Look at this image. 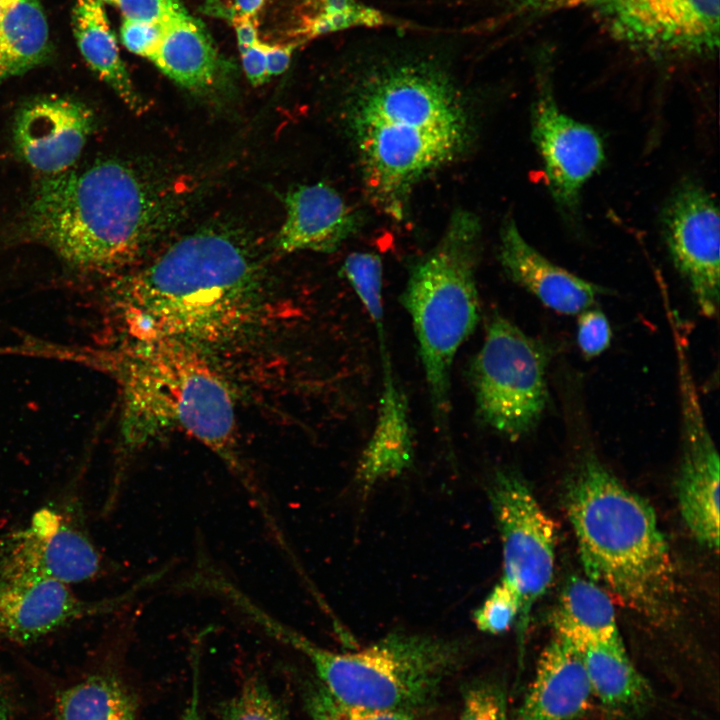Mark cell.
I'll list each match as a JSON object with an SVG mask.
<instances>
[{"label":"cell","instance_id":"cell-1","mask_svg":"<svg viewBox=\"0 0 720 720\" xmlns=\"http://www.w3.org/2000/svg\"><path fill=\"white\" fill-rule=\"evenodd\" d=\"M120 307L135 340H173L199 349L226 343L255 322L263 272L235 231L209 227L172 244L130 275Z\"/></svg>","mask_w":720,"mask_h":720},{"label":"cell","instance_id":"cell-2","mask_svg":"<svg viewBox=\"0 0 720 720\" xmlns=\"http://www.w3.org/2000/svg\"><path fill=\"white\" fill-rule=\"evenodd\" d=\"M369 200L401 220L416 185L464 151L469 120L452 83L425 64L384 69L356 94L349 116Z\"/></svg>","mask_w":720,"mask_h":720},{"label":"cell","instance_id":"cell-3","mask_svg":"<svg viewBox=\"0 0 720 720\" xmlns=\"http://www.w3.org/2000/svg\"><path fill=\"white\" fill-rule=\"evenodd\" d=\"M177 216V199L128 164L105 160L41 180L26 226L70 264L106 270L140 257Z\"/></svg>","mask_w":720,"mask_h":720},{"label":"cell","instance_id":"cell-4","mask_svg":"<svg viewBox=\"0 0 720 720\" xmlns=\"http://www.w3.org/2000/svg\"><path fill=\"white\" fill-rule=\"evenodd\" d=\"M566 512L587 578L645 620L671 618L677 575L652 506L587 456L569 481Z\"/></svg>","mask_w":720,"mask_h":720},{"label":"cell","instance_id":"cell-5","mask_svg":"<svg viewBox=\"0 0 720 720\" xmlns=\"http://www.w3.org/2000/svg\"><path fill=\"white\" fill-rule=\"evenodd\" d=\"M122 381L126 453L182 430L220 457L259 506L265 503L237 453L230 390L199 349L173 340L134 339L124 357Z\"/></svg>","mask_w":720,"mask_h":720},{"label":"cell","instance_id":"cell-6","mask_svg":"<svg viewBox=\"0 0 720 720\" xmlns=\"http://www.w3.org/2000/svg\"><path fill=\"white\" fill-rule=\"evenodd\" d=\"M244 615L267 634L302 653L318 682L337 701L417 715L431 706L467 656L464 642L425 634L389 633L349 652L321 647L255 602Z\"/></svg>","mask_w":720,"mask_h":720},{"label":"cell","instance_id":"cell-7","mask_svg":"<svg viewBox=\"0 0 720 720\" xmlns=\"http://www.w3.org/2000/svg\"><path fill=\"white\" fill-rule=\"evenodd\" d=\"M480 235L474 214L455 211L437 244L411 265L400 295L417 340L434 424L442 434L450 424L453 363L480 319Z\"/></svg>","mask_w":720,"mask_h":720},{"label":"cell","instance_id":"cell-8","mask_svg":"<svg viewBox=\"0 0 720 720\" xmlns=\"http://www.w3.org/2000/svg\"><path fill=\"white\" fill-rule=\"evenodd\" d=\"M548 360L540 341L494 312L470 366L480 420L512 440L532 431L548 402Z\"/></svg>","mask_w":720,"mask_h":720},{"label":"cell","instance_id":"cell-9","mask_svg":"<svg viewBox=\"0 0 720 720\" xmlns=\"http://www.w3.org/2000/svg\"><path fill=\"white\" fill-rule=\"evenodd\" d=\"M489 499L502 545V578L521 600L517 623L522 635L534 604L553 580L556 527L516 472L498 471L489 487Z\"/></svg>","mask_w":720,"mask_h":720},{"label":"cell","instance_id":"cell-10","mask_svg":"<svg viewBox=\"0 0 720 720\" xmlns=\"http://www.w3.org/2000/svg\"><path fill=\"white\" fill-rule=\"evenodd\" d=\"M103 558L89 534L81 503L63 498L0 537V580L49 578L67 585L94 580Z\"/></svg>","mask_w":720,"mask_h":720},{"label":"cell","instance_id":"cell-11","mask_svg":"<svg viewBox=\"0 0 720 720\" xmlns=\"http://www.w3.org/2000/svg\"><path fill=\"white\" fill-rule=\"evenodd\" d=\"M531 137L560 215L571 226H577L581 192L605 160L604 143L594 128L573 119L558 107L551 79L545 70L537 77L531 109Z\"/></svg>","mask_w":720,"mask_h":720},{"label":"cell","instance_id":"cell-12","mask_svg":"<svg viewBox=\"0 0 720 720\" xmlns=\"http://www.w3.org/2000/svg\"><path fill=\"white\" fill-rule=\"evenodd\" d=\"M664 241L700 312H718L720 218L711 194L695 181L678 185L661 213Z\"/></svg>","mask_w":720,"mask_h":720},{"label":"cell","instance_id":"cell-13","mask_svg":"<svg viewBox=\"0 0 720 720\" xmlns=\"http://www.w3.org/2000/svg\"><path fill=\"white\" fill-rule=\"evenodd\" d=\"M682 415V458L677 480L681 517L695 539L719 548V456L709 433L683 347L677 345Z\"/></svg>","mask_w":720,"mask_h":720},{"label":"cell","instance_id":"cell-14","mask_svg":"<svg viewBox=\"0 0 720 720\" xmlns=\"http://www.w3.org/2000/svg\"><path fill=\"white\" fill-rule=\"evenodd\" d=\"M155 575L119 595L79 597L70 585L49 578L0 580V642L27 644L84 619L113 611L133 598Z\"/></svg>","mask_w":720,"mask_h":720},{"label":"cell","instance_id":"cell-15","mask_svg":"<svg viewBox=\"0 0 720 720\" xmlns=\"http://www.w3.org/2000/svg\"><path fill=\"white\" fill-rule=\"evenodd\" d=\"M614 30L647 51L703 54L719 39V0H604Z\"/></svg>","mask_w":720,"mask_h":720},{"label":"cell","instance_id":"cell-16","mask_svg":"<svg viewBox=\"0 0 720 720\" xmlns=\"http://www.w3.org/2000/svg\"><path fill=\"white\" fill-rule=\"evenodd\" d=\"M95 129V116L84 103L47 96L24 105L14 125V142L22 158L48 176L71 169Z\"/></svg>","mask_w":720,"mask_h":720},{"label":"cell","instance_id":"cell-17","mask_svg":"<svg viewBox=\"0 0 720 720\" xmlns=\"http://www.w3.org/2000/svg\"><path fill=\"white\" fill-rule=\"evenodd\" d=\"M285 218L275 246L283 253H331L358 225L357 217L340 193L328 184L300 185L284 197Z\"/></svg>","mask_w":720,"mask_h":720},{"label":"cell","instance_id":"cell-18","mask_svg":"<svg viewBox=\"0 0 720 720\" xmlns=\"http://www.w3.org/2000/svg\"><path fill=\"white\" fill-rule=\"evenodd\" d=\"M499 261L513 282L560 314H579L602 293L600 286L548 260L524 239L512 219L500 232Z\"/></svg>","mask_w":720,"mask_h":720},{"label":"cell","instance_id":"cell-19","mask_svg":"<svg viewBox=\"0 0 720 720\" xmlns=\"http://www.w3.org/2000/svg\"><path fill=\"white\" fill-rule=\"evenodd\" d=\"M593 697L580 650L555 635L540 655L514 720H575L587 712Z\"/></svg>","mask_w":720,"mask_h":720},{"label":"cell","instance_id":"cell-20","mask_svg":"<svg viewBox=\"0 0 720 720\" xmlns=\"http://www.w3.org/2000/svg\"><path fill=\"white\" fill-rule=\"evenodd\" d=\"M382 383L374 430L356 469L366 487L393 478L413 463L414 446L408 404L397 383L391 357L380 358Z\"/></svg>","mask_w":720,"mask_h":720},{"label":"cell","instance_id":"cell-21","mask_svg":"<svg viewBox=\"0 0 720 720\" xmlns=\"http://www.w3.org/2000/svg\"><path fill=\"white\" fill-rule=\"evenodd\" d=\"M150 61L178 85L200 95L225 86L226 67L204 26L188 13L166 23Z\"/></svg>","mask_w":720,"mask_h":720},{"label":"cell","instance_id":"cell-22","mask_svg":"<svg viewBox=\"0 0 720 720\" xmlns=\"http://www.w3.org/2000/svg\"><path fill=\"white\" fill-rule=\"evenodd\" d=\"M72 25L78 48L89 67L134 112L143 113L147 104L138 93L121 59L116 38L102 3L77 0Z\"/></svg>","mask_w":720,"mask_h":720},{"label":"cell","instance_id":"cell-23","mask_svg":"<svg viewBox=\"0 0 720 720\" xmlns=\"http://www.w3.org/2000/svg\"><path fill=\"white\" fill-rule=\"evenodd\" d=\"M578 649L593 695L607 708L633 713L648 704L651 690L631 662L621 636Z\"/></svg>","mask_w":720,"mask_h":720},{"label":"cell","instance_id":"cell-24","mask_svg":"<svg viewBox=\"0 0 720 720\" xmlns=\"http://www.w3.org/2000/svg\"><path fill=\"white\" fill-rule=\"evenodd\" d=\"M552 624L555 635L577 647L620 637L610 595L590 579L578 576L566 583Z\"/></svg>","mask_w":720,"mask_h":720},{"label":"cell","instance_id":"cell-25","mask_svg":"<svg viewBox=\"0 0 720 720\" xmlns=\"http://www.w3.org/2000/svg\"><path fill=\"white\" fill-rule=\"evenodd\" d=\"M49 50L48 24L39 0H18L0 19V82L41 64Z\"/></svg>","mask_w":720,"mask_h":720},{"label":"cell","instance_id":"cell-26","mask_svg":"<svg viewBox=\"0 0 720 720\" xmlns=\"http://www.w3.org/2000/svg\"><path fill=\"white\" fill-rule=\"evenodd\" d=\"M134 694L115 675L93 673L64 690L57 701V720H136Z\"/></svg>","mask_w":720,"mask_h":720},{"label":"cell","instance_id":"cell-27","mask_svg":"<svg viewBox=\"0 0 720 720\" xmlns=\"http://www.w3.org/2000/svg\"><path fill=\"white\" fill-rule=\"evenodd\" d=\"M342 273L367 312L376 336L386 335L381 257L373 252H352L343 262Z\"/></svg>","mask_w":720,"mask_h":720},{"label":"cell","instance_id":"cell-28","mask_svg":"<svg viewBox=\"0 0 720 720\" xmlns=\"http://www.w3.org/2000/svg\"><path fill=\"white\" fill-rule=\"evenodd\" d=\"M220 720H292L280 698L259 675L246 678L239 690L216 706Z\"/></svg>","mask_w":720,"mask_h":720},{"label":"cell","instance_id":"cell-29","mask_svg":"<svg viewBox=\"0 0 720 720\" xmlns=\"http://www.w3.org/2000/svg\"><path fill=\"white\" fill-rule=\"evenodd\" d=\"M317 13L305 23L308 38L353 27H376L385 23L384 15L357 0H315Z\"/></svg>","mask_w":720,"mask_h":720},{"label":"cell","instance_id":"cell-30","mask_svg":"<svg viewBox=\"0 0 720 720\" xmlns=\"http://www.w3.org/2000/svg\"><path fill=\"white\" fill-rule=\"evenodd\" d=\"M304 700L311 716L325 720H415L416 715L386 709H374L345 704L334 699L317 682L309 685L304 692Z\"/></svg>","mask_w":720,"mask_h":720},{"label":"cell","instance_id":"cell-31","mask_svg":"<svg viewBox=\"0 0 720 720\" xmlns=\"http://www.w3.org/2000/svg\"><path fill=\"white\" fill-rule=\"evenodd\" d=\"M521 609L518 592L503 578L474 611L473 621L481 632L497 635L517 621Z\"/></svg>","mask_w":720,"mask_h":720},{"label":"cell","instance_id":"cell-32","mask_svg":"<svg viewBox=\"0 0 720 720\" xmlns=\"http://www.w3.org/2000/svg\"><path fill=\"white\" fill-rule=\"evenodd\" d=\"M507 696L492 681H477L464 688L462 707L455 720H506Z\"/></svg>","mask_w":720,"mask_h":720},{"label":"cell","instance_id":"cell-33","mask_svg":"<svg viewBox=\"0 0 720 720\" xmlns=\"http://www.w3.org/2000/svg\"><path fill=\"white\" fill-rule=\"evenodd\" d=\"M577 344L587 358L603 353L610 345L612 331L606 315L598 308H587L579 313Z\"/></svg>","mask_w":720,"mask_h":720},{"label":"cell","instance_id":"cell-34","mask_svg":"<svg viewBox=\"0 0 720 720\" xmlns=\"http://www.w3.org/2000/svg\"><path fill=\"white\" fill-rule=\"evenodd\" d=\"M124 19L167 23L187 13L179 0H115Z\"/></svg>","mask_w":720,"mask_h":720},{"label":"cell","instance_id":"cell-35","mask_svg":"<svg viewBox=\"0 0 720 720\" xmlns=\"http://www.w3.org/2000/svg\"><path fill=\"white\" fill-rule=\"evenodd\" d=\"M166 23L124 19L121 26L123 45L132 53L150 60L163 37Z\"/></svg>","mask_w":720,"mask_h":720},{"label":"cell","instance_id":"cell-36","mask_svg":"<svg viewBox=\"0 0 720 720\" xmlns=\"http://www.w3.org/2000/svg\"><path fill=\"white\" fill-rule=\"evenodd\" d=\"M244 72L254 86H259L269 79L263 43L258 41L241 52Z\"/></svg>","mask_w":720,"mask_h":720},{"label":"cell","instance_id":"cell-37","mask_svg":"<svg viewBox=\"0 0 720 720\" xmlns=\"http://www.w3.org/2000/svg\"><path fill=\"white\" fill-rule=\"evenodd\" d=\"M295 47V44L268 45L263 43L269 76H276L285 72Z\"/></svg>","mask_w":720,"mask_h":720},{"label":"cell","instance_id":"cell-38","mask_svg":"<svg viewBox=\"0 0 720 720\" xmlns=\"http://www.w3.org/2000/svg\"><path fill=\"white\" fill-rule=\"evenodd\" d=\"M192 683L188 703L179 720H204L200 705V661L199 653L192 654Z\"/></svg>","mask_w":720,"mask_h":720},{"label":"cell","instance_id":"cell-39","mask_svg":"<svg viewBox=\"0 0 720 720\" xmlns=\"http://www.w3.org/2000/svg\"><path fill=\"white\" fill-rule=\"evenodd\" d=\"M232 23L235 28L240 53L259 41L255 16L235 13L232 16Z\"/></svg>","mask_w":720,"mask_h":720},{"label":"cell","instance_id":"cell-40","mask_svg":"<svg viewBox=\"0 0 720 720\" xmlns=\"http://www.w3.org/2000/svg\"><path fill=\"white\" fill-rule=\"evenodd\" d=\"M265 0H235L236 13L256 16Z\"/></svg>","mask_w":720,"mask_h":720},{"label":"cell","instance_id":"cell-41","mask_svg":"<svg viewBox=\"0 0 720 720\" xmlns=\"http://www.w3.org/2000/svg\"><path fill=\"white\" fill-rule=\"evenodd\" d=\"M18 0H0V19Z\"/></svg>","mask_w":720,"mask_h":720},{"label":"cell","instance_id":"cell-42","mask_svg":"<svg viewBox=\"0 0 720 720\" xmlns=\"http://www.w3.org/2000/svg\"><path fill=\"white\" fill-rule=\"evenodd\" d=\"M0 720H8L7 710L3 698L0 695Z\"/></svg>","mask_w":720,"mask_h":720},{"label":"cell","instance_id":"cell-43","mask_svg":"<svg viewBox=\"0 0 720 720\" xmlns=\"http://www.w3.org/2000/svg\"><path fill=\"white\" fill-rule=\"evenodd\" d=\"M101 3H109V4H115V0H97Z\"/></svg>","mask_w":720,"mask_h":720},{"label":"cell","instance_id":"cell-44","mask_svg":"<svg viewBox=\"0 0 720 720\" xmlns=\"http://www.w3.org/2000/svg\"><path fill=\"white\" fill-rule=\"evenodd\" d=\"M311 717H312L313 720H325V719H323V718H321V717H318V716H311Z\"/></svg>","mask_w":720,"mask_h":720}]
</instances>
